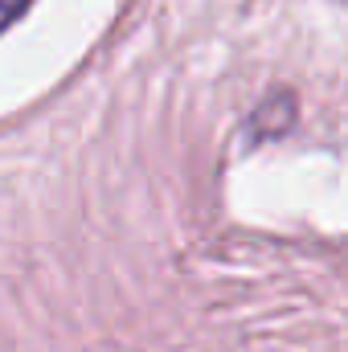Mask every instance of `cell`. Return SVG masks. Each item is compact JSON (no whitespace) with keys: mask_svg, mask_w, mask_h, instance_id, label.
Instances as JSON below:
<instances>
[{"mask_svg":"<svg viewBox=\"0 0 348 352\" xmlns=\"http://www.w3.org/2000/svg\"><path fill=\"white\" fill-rule=\"evenodd\" d=\"M25 8H29V0H0V29H8Z\"/></svg>","mask_w":348,"mask_h":352,"instance_id":"cell-1","label":"cell"}]
</instances>
